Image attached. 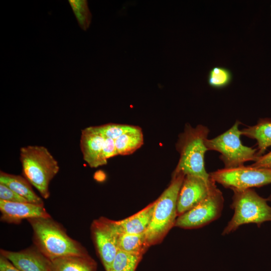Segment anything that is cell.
<instances>
[{
  "mask_svg": "<svg viewBox=\"0 0 271 271\" xmlns=\"http://www.w3.org/2000/svg\"><path fill=\"white\" fill-rule=\"evenodd\" d=\"M27 220L33 230L34 246L49 260L88 254L86 249L70 237L65 228L51 217Z\"/></svg>",
  "mask_w": 271,
  "mask_h": 271,
  "instance_id": "6da1fadb",
  "label": "cell"
},
{
  "mask_svg": "<svg viewBox=\"0 0 271 271\" xmlns=\"http://www.w3.org/2000/svg\"><path fill=\"white\" fill-rule=\"evenodd\" d=\"M209 128L199 124L193 127L189 124L179 136L176 148L180 158L173 173H182L201 177L207 181L211 180L205 167V154L208 151L206 141Z\"/></svg>",
  "mask_w": 271,
  "mask_h": 271,
  "instance_id": "7a4b0ae2",
  "label": "cell"
},
{
  "mask_svg": "<svg viewBox=\"0 0 271 271\" xmlns=\"http://www.w3.org/2000/svg\"><path fill=\"white\" fill-rule=\"evenodd\" d=\"M24 177L44 199L50 196L49 184L59 170L57 161L44 146H28L20 149Z\"/></svg>",
  "mask_w": 271,
  "mask_h": 271,
  "instance_id": "3957f363",
  "label": "cell"
},
{
  "mask_svg": "<svg viewBox=\"0 0 271 271\" xmlns=\"http://www.w3.org/2000/svg\"><path fill=\"white\" fill-rule=\"evenodd\" d=\"M185 176L182 173H173L170 184L155 201L152 219L145 232L149 246L159 242L175 226L178 195Z\"/></svg>",
  "mask_w": 271,
  "mask_h": 271,
  "instance_id": "277c9868",
  "label": "cell"
},
{
  "mask_svg": "<svg viewBox=\"0 0 271 271\" xmlns=\"http://www.w3.org/2000/svg\"><path fill=\"white\" fill-rule=\"evenodd\" d=\"M233 191L231 208L234 214L222 235L233 232L243 224L255 223L260 226L264 222L271 221V207L267 199L260 196L252 188Z\"/></svg>",
  "mask_w": 271,
  "mask_h": 271,
  "instance_id": "5b68a950",
  "label": "cell"
},
{
  "mask_svg": "<svg viewBox=\"0 0 271 271\" xmlns=\"http://www.w3.org/2000/svg\"><path fill=\"white\" fill-rule=\"evenodd\" d=\"M239 123L240 122L236 120L225 132L206 141L208 151H215L220 154V159L224 165V168L230 169L244 166L245 162H255L258 157L256 149L242 144Z\"/></svg>",
  "mask_w": 271,
  "mask_h": 271,
  "instance_id": "8992f818",
  "label": "cell"
},
{
  "mask_svg": "<svg viewBox=\"0 0 271 271\" xmlns=\"http://www.w3.org/2000/svg\"><path fill=\"white\" fill-rule=\"evenodd\" d=\"M215 182L232 191L243 190L271 184V169L249 166L217 170L210 174Z\"/></svg>",
  "mask_w": 271,
  "mask_h": 271,
  "instance_id": "52a82bcc",
  "label": "cell"
},
{
  "mask_svg": "<svg viewBox=\"0 0 271 271\" xmlns=\"http://www.w3.org/2000/svg\"><path fill=\"white\" fill-rule=\"evenodd\" d=\"M224 202L221 191L216 186L200 203L178 216L175 226L185 229H193L207 225L221 216Z\"/></svg>",
  "mask_w": 271,
  "mask_h": 271,
  "instance_id": "ba28073f",
  "label": "cell"
},
{
  "mask_svg": "<svg viewBox=\"0 0 271 271\" xmlns=\"http://www.w3.org/2000/svg\"><path fill=\"white\" fill-rule=\"evenodd\" d=\"M97 251L106 271H109L118 251V240L121 233L117 221L104 217L95 220L91 227Z\"/></svg>",
  "mask_w": 271,
  "mask_h": 271,
  "instance_id": "9c48e42d",
  "label": "cell"
},
{
  "mask_svg": "<svg viewBox=\"0 0 271 271\" xmlns=\"http://www.w3.org/2000/svg\"><path fill=\"white\" fill-rule=\"evenodd\" d=\"M216 186L215 182L211 178L207 181L199 177L186 175L178 197V216L200 203Z\"/></svg>",
  "mask_w": 271,
  "mask_h": 271,
  "instance_id": "30bf717a",
  "label": "cell"
},
{
  "mask_svg": "<svg viewBox=\"0 0 271 271\" xmlns=\"http://www.w3.org/2000/svg\"><path fill=\"white\" fill-rule=\"evenodd\" d=\"M0 254L20 271H50V260L34 245L18 251L1 249Z\"/></svg>",
  "mask_w": 271,
  "mask_h": 271,
  "instance_id": "8fae6325",
  "label": "cell"
},
{
  "mask_svg": "<svg viewBox=\"0 0 271 271\" xmlns=\"http://www.w3.org/2000/svg\"><path fill=\"white\" fill-rule=\"evenodd\" d=\"M105 137L93 126L81 131L80 146L84 160L91 168H97L107 164L103 154Z\"/></svg>",
  "mask_w": 271,
  "mask_h": 271,
  "instance_id": "7c38bea8",
  "label": "cell"
},
{
  "mask_svg": "<svg viewBox=\"0 0 271 271\" xmlns=\"http://www.w3.org/2000/svg\"><path fill=\"white\" fill-rule=\"evenodd\" d=\"M1 220L18 224L24 219L50 217L44 205L31 203L10 202L0 200Z\"/></svg>",
  "mask_w": 271,
  "mask_h": 271,
  "instance_id": "4fadbf2b",
  "label": "cell"
},
{
  "mask_svg": "<svg viewBox=\"0 0 271 271\" xmlns=\"http://www.w3.org/2000/svg\"><path fill=\"white\" fill-rule=\"evenodd\" d=\"M97 264L88 254L73 255L50 261V271H96Z\"/></svg>",
  "mask_w": 271,
  "mask_h": 271,
  "instance_id": "5bb4252c",
  "label": "cell"
},
{
  "mask_svg": "<svg viewBox=\"0 0 271 271\" xmlns=\"http://www.w3.org/2000/svg\"><path fill=\"white\" fill-rule=\"evenodd\" d=\"M156 202L124 219L116 221L121 233L141 234L145 233L151 222Z\"/></svg>",
  "mask_w": 271,
  "mask_h": 271,
  "instance_id": "9a60e30c",
  "label": "cell"
},
{
  "mask_svg": "<svg viewBox=\"0 0 271 271\" xmlns=\"http://www.w3.org/2000/svg\"><path fill=\"white\" fill-rule=\"evenodd\" d=\"M0 183L5 185L29 202L44 205L42 198L34 192L32 185L24 176L1 171Z\"/></svg>",
  "mask_w": 271,
  "mask_h": 271,
  "instance_id": "2e32d148",
  "label": "cell"
},
{
  "mask_svg": "<svg viewBox=\"0 0 271 271\" xmlns=\"http://www.w3.org/2000/svg\"><path fill=\"white\" fill-rule=\"evenodd\" d=\"M241 134L257 142L258 157L271 146V120L260 119L258 123L241 130Z\"/></svg>",
  "mask_w": 271,
  "mask_h": 271,
  "instance_id": "e0dca14e",
  "label": "cell"
},
{
  "mask_svg": "<svg viewBox=\"0 0 271 271\" xmlns=\"http://www.w3.org/2000/svg\"><path fill=\"white\" fill-rule=\"evenodd\" d=\"M144 144V136L141 128L134 127L125 132L115 140L118 155H128L139 149Z\"/></svg>",
  "mask_w": 271,
  "mask_h": 271,
  "instance_id": "ac0fdd59",
  "label": "cell"
},
{
  "mask_svg": "<svg viewBox=\"0 0 271 271\" xmlns=\"http://www.w3.org/2000/svg\"><path fill=\"white\" fill-rule=\"evenodd\" d=\"M149 246L145 233H121L118 240V249L125 252L143 255Z\"/></svg>",
  "mask_w": 271,
  "mask_h": 271,
  "instance_id": "d6986e66",
  "label": "cell"
},
{
  "mask_svg": "<svg viewBox=\"0 0 271 271\" xmlns=\"http://www.w3.org/2000/svg\"><path fill=\"white\" fill-rule=\"evenodd\" d=\"M142 255L118 250L109 271H135Z\"/></svg>",
  "mask_w": 271,
  "mask_h": 271,
  "instance_id": "ffe728a7",
  "label": "cell"
},
{
  "mask_svg": "<svg viewBox=\"0 0 271 271\" xmlns=\"http://www.w3.org/2000/svg\"><path fill=\"white\" fill-rule=\"evenodd\" d=\"M68 3L79 26L82 30L86 31L90 26L92 18L87 1L69 0Z\"/></svg>",
  "mask_w": 271,
  "mask_h": 271,
  "instance_id": "44dd1931",
  "label": "cell"
},
{
  "mask_svg": "<svg viewBox=\"0 0 271 271\" xmlns=\"http://www.w3.org/2000/svg\"><path fill=\"white\" fill-rule=\"evenodd\" d=\"M232 78V73L229 69L215 66L209 72L208 82L213 88H222L227 86L231 82Z\"/></svg>",
  "mask_w": 271,
  "mask_h": 271,
  "instance_id": "7402d4cb",
  "label": "cell"
},
{
  "mask_svg": "<svg viewBox=\"0 0 271 271\" xmlns=\"http://www.w3.org/2000/svg\"><path fill=\"white\" fill-rule=\"evenodd\" d=\"M134 126L128 124L109 123L94 126V127L104 137L115 140L125 132L133 129Z\"/></svg>",
  "mask_w": 271,
  "mask_h": 271,
  "instance_id": "603a6c76",
  "label": "cell"
},
{
  "mask_svg": "<svg viewBox=\"0 0 271 271\" xmlns=\"http://www.w3.org/2000/svg\"><path fill=\"white\" fill-rule=\"evenodd\" d=\"M0 200L10 202H29L24 198L1 183H0Z\"/></svg>",
  "mask_w": 271,
  "mask_h": 271,
  "instance_id": "cb8c5ba5",
  "label": "cell"
},
{
  "mask_svg": "<svg viewBox=\"0 0 271 271\" xmlns=\"http://www.w3.org/2000/svg\"><path fill=\"white\" fill-rule=\"evenodd\" d=\"M103 154L105 158L107 160L110 158L118 155L115 147V140L105 138L103 147Z\"/></svg>",
  "mask_w": 271,
  "mask_h": 271,
  "instance_id": "d4e9b609",
  "label": "cell"
},
{
  "mask_svg": "<svg viewBox=\"0 0 271 271\" xmlns=\"http://www.w3.org/2000/svg\"><path fill=\"white\" fill-rule=\"evenodd\" d=\"M252 167L258 168L271 169V152L258 157Z\"/></svg>",
  "mask_w": 271,
  "mask_h": 271,
  "instance_id": "484cf974",
  "label": "cell"
},
{
  "mask_svg": "<svg viewBox=\"0 0 271 271\" xmlns=\"http://www.w3.org/2000/svg\"><path fill=\"white\" fill-rule=\"evenodd\" d=\"M0 271H20L8 259L0 256Z\"/></svg>",
  "mask_w": 271,
  "mask_h": 271,
  "instance_id": "4316f807",
  "label": "cell"
},
{
  "mask_svg": "<svg viewBox=\"0 0 271 271\" xmlns=\"http://www.w3.org/2000/svg\"><path fill=\"white\" fill-rule=\"evenodd\" d=\"M270 7H271V6H270Z\"/></svg>",
  "mask_w": 271,
  "mask_h": 271,
  "instance_id": "83f0119b",
  "label": "cell"
}]
</instances>
